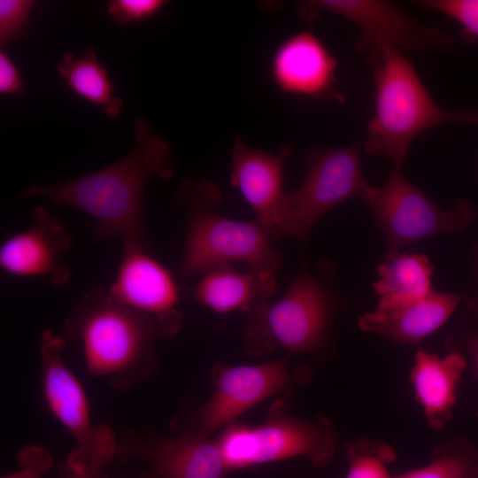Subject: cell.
I'll return each instance as SVG.
<instances>
[{
  "mask_svg": "<svg viewBox=\"0 0 478 478\" xmlns=\"http://www.w3.org/2000/svg\"><path fill=\"white\" fill-rule=\"evenodd\" d=\"M134 130L135 144L121 159L73 180L32 185L18 197H45L85 212L96 222L94 243L134 235L150 246L143 219L145 187L151 175L171 178L174 166L170 145L151 133L144 117L135 120Z\"/></svg>",
  "mask_w": 478,
  "mask_h": 478,
  "instance_id": "obj_1",
  "label": "cell"
},
{
  "mask_svg": "<svg viewBox=\"0 0 478 478\" xmlns=\"http://www.w3.org/2000/svg\"><path fill=\"white\" fill-rule=\"evenodd\" d=\"M178 332L116 301L108 289H89L67 313L64 337L80 341L90 375L110 379L116 389H132L158 367L154 344Z\"/></svg>",
  "mask_w": 478,
  "mask_h": 478,
  "instance_id": "obj_2",
  "label": "cell"
},
{
  "mask_svg": "<svg viewBox=\"0 0 478 478\" xmlns=\"http://www.w3.org/2000/svg\"><path fill=\"white\" fill-rule=\"evenodd\" d=\"M221 199V190L212 181L188 178L181 184L176 200L185 210L186 222L178 279L185 281L232 262L276 274L282 256L268 230L257 220L242 221L220 214L216 209Z\"/></svg>",
  "mask_w": 478,
  "mask_h": 478,
  "instance_id": "obj_3",
  "label": "cell"
},
{
  "mask_svg": "<svg viewBox=\"0 0 478 478\" xmlns=\"http://www.w3.org/2000/svg\"><path fill=\"white\" fill-rule=\"evenodd\" d=\"M374 70V110L365 149L402 166L413 140L435 127L462 122L478 126V111H451L431 96L412 64L401 51L383 49L367 55Z\"/></svg>",
  "mask_w": 478,
  "mask_h": 478,
  "instance_id": "obj_4",
  "label": "cell"
},
{
  "mask_svg": "<svg viewBox=\"0 0 478 478\" xmlns=\"http://www.w3.org/2000/svg\"><path fill=\"white\" fill-rule=\"evenodd\" d=\"M244 312L250 354H267L277 347L288 356L315 352L328 338L333 297L327 282L303 266L279 300L257 302Z\"/></svg>",
  "mask_w": 478,
  "mask_h": 478,
  "instance_id": "obj_5",
  "label": "cell"
},
{
  "mask_svg": "<svg viewBox=\"0 0 478 478\" xmlns=\"http://www.w3.org/2000/svg\"><path fill=\"white\" fill-rule=\"evenodd\" d=\"M215 439L230 472L298 456L323 467L335 455L337 434L328 418L306 420L296 417L288 401L279 398L258 426L234 422Z\"/></svg>",
  "mask_w": 478,
  "mask_h": 478,
  "instance_id": "obj_6",
  "label": "cell"
},
{
  "mask_svg": "<svg viewBox=\"0 0 478 478\" xmlns=\"http://www.w3.org/2000/svg\"><path fill=\"white\" fill-rule=\"evenodd\" d=\"M300 186L286 194L269 227L272 239L290 237L305 244L318 220L344 201L364 200L370 188L361 166L360 146L319 147L306 153Z\"/></svg>",
  "mask_w": 478,
  "mask_h": 478,
  "instance_id": "obj_7",
  "label": "cell"
},
{
  "mask_svg": "<svg viewBox=\"0 0 478 478\" xmlns=\"http://www.w3.org/2000/svg\"><path fill=\"white\" fill-rule=\"evenodd\" d=\"M66 340L50 330L40 336L42 390L48 409L70 433L69 454L96 474L116 458L119 441L106 424H94L84 388L63 358Z\"/></svg>",
  "mask_w": 478,
  "mask_h": 478,
  "instance_id": "obj_8",
  "label": "cell"
},
{
  "mask_svg": "<svg viewBox=\"0 0 478 478\" xmlns=\"http://www.w3.org/2000/svg\"><path fill=\"white\" fill-rule=\"evenodd\" d=\"M289 358L258 365L216 363L211 373L213 393L182 433L211 437L265 399L278 394L291 396L297 387L311 380L312 374L305 366L290 368Z\"/></svg>",
  "mask_w": 478,
  "mask_h": 478,
  "instance_id": "obj_9",
  "label": "cell"
},
{
  "mask_svg": "<svg viewBox=\"0 0 478 478\" xmlns=\"http://www.w3.org/2000/svg\"><path fill=\"white\" fill-rule=\"evenodd\" d=\"M401 167L393 165L385 183L370 186L364 198L385 235L386 257L438 233H461L474 219L473 207L465 200H458L450 210L441 209L405 179Z\"/></svg>",
  "mask_w": 478,
  "mask_h": 478,
  "instance_id": "obj_10",
  "label": "cell"
},
{
  "mask_svg": "<svg viewBox=\"0 0 478 478\" xmlns=\"http://www.w3.org/2000/svg\"><path fill=\"white\" fill-rule=\"evenodd\" d=\"M329 12L356 25L361 35L357 46L366 55L383 49L447 51L449 34L420 24L394 4L383 0H310L297 5V13L312 21Z\"/></svg>",
  "mask_w": 478,
  "mask_h": 478,
  "instance_id": "obj_11",
  "label": "cell"
},
{
  "mask_svg": "<svg viewBox=\"0 0 478 478\" xmlns=\"http://www.w3.org/2000/svg\"><path fill=\"white\" fill-rule=\"evenodd\" d=\"M115 459L145 465L138 478H224L228 473L216 439L190 433L161 437L130 431L119 441Z\"/></svg>",
  "mask_w": 478,
  "mask_h": 478,
  "instance_id": "obj_12",
  "label": "cell"
},
{
  "mask_svg": "<svg viewBox=\"0 0 478 478\" xmlns=\"http://www.w3.org/2000/svg\"><path fill=\"white\" fill-rule=\"evenodd\" d=\"M149 247L137 235L122 238L120 262L108 291L121 305L179 332L183 316L178 310V284L170 270L145 251Z\"/></svg>",
  "mask_w": 478,
  "mask_h": 478,
  "instance_id": "obj_13",
  "label": "cell"
},
{
  "mask_svg": "<svg viewBox=\"0 0 478 478\" xmlns=\"http://www.w3.org/2000/svg\"><path fill=\"white\" fill-rule=\"evenodd\" d=\"M73 242V236L47 208L36 206L29 226L1 245L0 267L14 276L42 277L53 286H62L72 277L63 257Z\"/></svg>",
  "mask_w": 478,
  "mask_h": 478,
  "instance_id": "obj_14",
  "label": "cell"
},
{
  "mask_svg": "<svg viewBox=\"0 0 478 478\" xmlns=\"http://www.w3.org/2000/svg\"><path fill=\"white\" fill-rule=\"evenodd\" d=\"M337 60L311 31L281 42L270 62L273 81L284 94L321 101H341L336 89Z\"/></svg>",
  "mask_w": 478,
  "mask_h": 478,
  "instance_id": "obj_15",
  "label": "cell"
},
{
  "mask_svg": "<svg viewBox=\"0 0 478 478\" xmlns=\"http://www.w3.org/2000/svg\"><path fill=\"white\" fill-rule=\"evenodd\" d=\"M292 150V145L284 144L273 153L251 148L240 136L234 140L230 184L239 190L268 232L286 196L283 171Z\"/></svg>",
  "mask_w": 478,
  "mask_h": 478,
  "instance_id": "obj_16",
  "label": "cell"
},
{
  "mask_svg": "<svg viewBox=\"0 0 478 478\" xmlns=\"http://www.w3.org/2000/svg\"><path fill=\"white\" fill-rule=\"evenodd\" d=\"M462 299L460 294L432 291L411 302L377 305L358 320L359 328L390 340L415 344L440 328Z\"/></svg>",
  "mask_w": 478,
  "mask_h": 478,
  "instance_id": "obj_17",
  "label": "cell"
},
{
  "mask_svg": "<svg viewBox=\"0 0 478 478\" xmlns=\"http://www.w3.org/2000/svg\"><path fill=\"white\" fill-rule=\"evenodd\" d=\"M466 367V358L454 350L444 357L423 350L416 352L409 377L430 428H442L452 417L458 385Z\"/></svg>",
  "mask_w": 478,
  "mask_h": 478,
  "instance_id": "obj_18",
  "label": "cell"
},
{
  "mask_svg": "<svg viewBox=\"0 0 478 478\" xmlns=\"http://www.w3.org/2000/svg\"><path fill=\"white\" fill-rule=\"evenodd\" d=\"M276 289L274 274L248 270L241 272L230 265L214 267L201 275L192 295L196 302L219 314L245 312L266 300Z\"/></svg>",
  "mask_w": 478,
  "mask_h": 478,
  "instance_id": "obj_19",
  "label": "cell"
},
{
  "mask_svg": "<svg viewBox=\"0 0 478 478\" xmlns=\"http://www.w3.org/2000/svg\"><path fill=\"white\" fill-rule=\"evenodd\" d=\"M57 71L65 86L112 119L120 113L123 100L115 95V86L94 48H86L80 57L64 52Z\"/></svg>",
  "mask_w": 478,
  "mask_h": 478,
  "instance_id": "obj_20",
  "label": "cell"
},
{
  "mask_svg": "<svg viewBox=\"0 0 478 478\" xmlns=\"http://www.w3.org/2000/svg\"><path fill=\"white\" fill-rule=\"evenodd\" d=\"M433 266L424 254L397 252L386 257L377 267L380 279L374 283L378 305L404 304L432 292Z\"/></svg>",
  "mask_w": 478,
  "mask_h": 478,
  "instance_id": "obj_21",
  "label": "cell"
},
{
  "mask_svg": "<svg viewBox=\"0 0 478 478\" xmlns=\"http://www.w3.org/2000/svg\"><path fill=\"white\" fill-rule=\"evenodd\" d=\"M393 478H478V451L464 437L434 448L428 462Z\"/></svg>",
  "mask_w": 478,
  "mask_h": 478,
  "instance_id": "obj_22",
  "label": "cell"
},
{
  "mask_svg": "<svg viewBox=\"0 0 478 478\" xmlns=\"http://www.w3.org/2000/svg\"><path fill=\"white\" fill-rule=\"evenodd\" d=\"M349 466L345 478H393L388 465L397 453L388 443L369 438L350 441L343 446Z\"/></svg>",
  "mask_w": 478,
  "mask_h": 478,
  "instance_id": "obj_23",
  "label": "cell"
},
{
  "mask_svg": "<svg viewBox=\"0 0 478 478\" xmlns=\"http://www.w3.org/2000/svg\"><path fill=\"white\" fill-rule=\"evenodd\" d=\"M416 4L457 22L467 41L478 40V0H422Z\"/></svg>",
  "mask_w": 478,
  "mask_h": 478,
  "instance_id": "obj_24",
  "label": "cell"
},
{
  "mask_svg": "<svg viewBox=\"0 0 478 478\" xmlns=\"http://www.w3.org/2000/svg\"><path fill=\"white\" fill-rule=\"evenodd\" d=\"M34 0H0V45L26 36Z\"/></svg>",
  "mask_w": 478,
  "mask_h": 478,
  "instance_id": "obj_25",
  "label": "cell"
},
{
  "mask_svg": "<svg viewBox=\"0 0 478 478\" xmlns=\"http://www.w3.org/2000/svg\"><path fill=\"white\" fill-rule=\"evenodd\" d=\"M168 3L166 0H112L106 2V8L117 24L127 26L154 17Z\"/></svg>",
  "mask_w": 478,
  "mask_h": 478,
  "instance_id": "obj_26",
  "label": "cell"
},
{
  "mask_svg": "<svg viewBox=\"0 0 478 478\" xmlns=\"http://www.w3.org/2000/svg\"><path fill=\"white\" fill-rule=\"evenodd\" d=\"M19 467L2 478H42L51 468L53 459L39 445H27L17 456Z\"/></svg>",
  "mask_w": 478,
  "mask_h": 478,
  "instance_id": "obj_27",
  "label": "cell"
},
{
  "mask_svg": "<svg viewBox=\"0 0 478 478\" xmlns=\"http://www.w3.org/2000/svg\"><path fill=\"white\" fill-rule=\"evenodd\" d=\"M25 85L19 68L9 56L0 50V94L5 96L23 95Z\"/></svg>",
  "mask_w": 478,
  "mask_h": 478,
  "instance_id": "obj_28",
  "label": "cell"
},
{
  "mask_svg": "<svg viewBox=\"0 0 478 478\" xmlns=\"http://www.w3.org/2000/svg\"><path fill=\"white\" fill-rule=\"evenodd\" d=\"M58 474L60 478H100L101 475L94 473L70 456L67 457L66 461L59 464Z\"/></svg>",
  "mask_w": 478,
  "mask_h": 478,
  "instance_id": "obj_29",
  "label": "cell"
},
{
  "mask_svg": "<svg viewBox=\"0 0 478 478\" xmlns=\"http://www.w3.org/2000/svg\"><path fill=\"white\" fill-rule=\"evenodd\" d=\"M464 345L473 365V372L478 382V333H470L465 336ZM476 415L478 416V408Z\"/></svg>",
  "mask_w": 478,
  "mask_h": 478,
  "instance_id": "obj_30",
  "label": "cell"
},
{
  "mask_svg": "<svg viewBox=\"0 0 478 478\" xmlns=\"http://www.w3.org/2000/svg\"><path fill=\"white\" fill-rule=\"evenodd\" d=\"M475 273L478 283V248L476 251V260H475ZM467 308L471 315L478 321V293L474 297L467 305Z\"/></svg>",
  "mask_w": 478,
  "mask_h": 478,
  "instance_id": "obj_31",
  "label": "cell"
}]
</instances>
